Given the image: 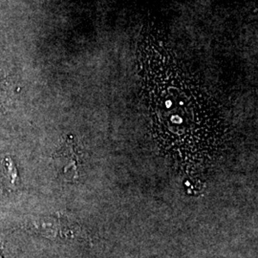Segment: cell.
Here are the masks:
<instances>
[{"label": "cell", "mask_w": 258, "mask_h": 258, "mask_svg": "<svg viewBox=\"0 0 258 258\" xmlns=\"http://www.w3.org/2000/svg\"><path fill=\"white\" fill-rule=\"evenodd\" d=\"M56 161L62 167V169H60L62 174H64L68 179L71 180L75 178L71 168H73L75 174L78 177V155L76 154L72 141H67L64 147L60 148L56 154Z\"/></svg>", "instance_id": "obj_1"}]
</instances>
